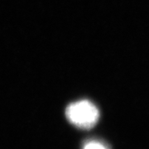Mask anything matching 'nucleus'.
<instances>
[{
  "label": "nucleus",
  "mask_w": 149,
  "mask_h": 149,
  "mask_svg": "<svg viewBox=\"0 0 149 149\" xmlns=\"http://www.w3.org/2000/svg\"><path fill=\"white\" fill-rule=\"evenodd\" d=\"M65 116L75 127L90 129L100 118L98 108L89 100H80L69 104L65 109Z\"/></svg>",
  "instance_id": "1"
},
{
  "label": "nucleus",
  "mask_w": 149,
  "mask_h": 149,
  "mask_svg": "<svg viewBox=\"0 0 149 149\" xmlns=\"http://www.w3.org/2000/svg\"><path fill=\"white\" fill-rule=\"evenodd\" d=\"M83 149H108V148L99 141H89L84 144Z\"/></svg>",
  "instance_id": "2"
}]
</instances>
